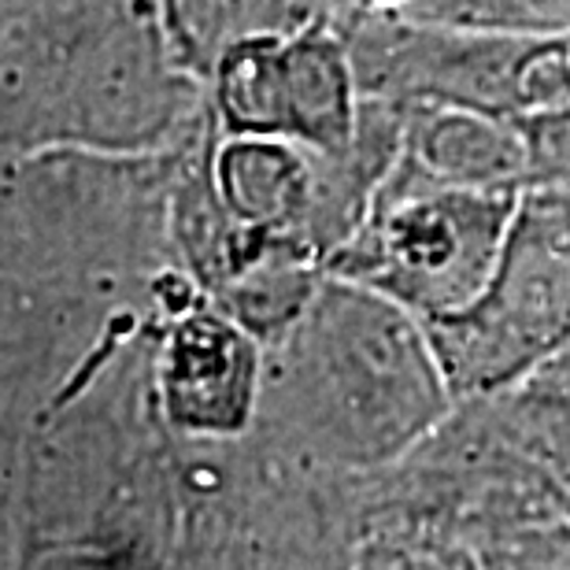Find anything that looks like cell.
Segmentation results:
<instances>
[{
    "label": "cell",
    "instance_id": "obj_1",
    "mask_svg": "<svg viewBox=\"0 0 570 570\" xmlns=\"http://www.w3.org/2000/svg\"><path fill=\"white\" fill-rule=\"evenodd\" d=\"M181 145L0 156L4 433L27 426L111 352L208 296L170 242Z\"/></svg>",
    "mask_w": 570,
    "mask_h": 570
},
{
    "label": "cell",
    "instance_id": "obj_2",
    "mask_svg": "<svg viewBox=\"0 0 570 570\" xmlns=\"http://www.w3.org/2000/svg\"><path fill=\"white\" fill-rule=\"evenodd\" d=\"M153 345L156 326L4 433V567H175L181 438Z\"/></svg>",
    "mask_w": 570,
    "mask_h": 570
},
{
    "label": "cell",
    "instance_id": "obj_3",
    "mask_svg": "<svg viewBox=\"0 0 570 570\" xmlns=\"http://www.w3.org/2000/svg\"><path fill=\"white\" fill-rule=\"evenodd\" d=\"M455 404L423 318L371 285L326 275L267 348L248 438L315 471L371 474L423 444Z\"/></svg>",
    "mask_w": 570,
    "mask_h": 570
},
{
    "label": "cell",
    "instance_id": "obj_4",
    "mask_svg": "<svg viewBox=\"0 0 570 570\" xmlns=\"http://www.w3.org/2000/svg\"><path fill=\"white\" fill-rule=\"evenodd\" d=\"M212 119L159 0H49L0 16V156L167 153Z\"/></svg>",
    "mask_w": 570,
    "mask_h": 570
},
{
    "label": "cell",
    "instance_id": "obj_5",
    "mask_svg": "<svg viewBox=\"0 0 570 570\" xmlns=\"http://www.w3.org/2000/svg\"><path fill=\"white\" fill-rule=\"evenodd\" d=\"M363 97L533 119L570 108V38H522L404 8L360 4L341 22Z\"/></svg>",
    "mask_w": 570,
    "mask_h": 570
},
{
    "label": "cell",
    "instance_id": "obj_6",
    "mask_svg": "<svg viewBox=\"0 0 570 570\" xmlns=\"http://www.w3.org/2000/svg\"><path fill=\"white\" fill-rule=\"evenodd\" d=\"M522 193L455 186L396 156L330 275L371 285L419 318L460 312L493 278Z\"/></svg>",
    "mask_w": 570,
    "mask_h": 570
},
{
    "label": "cell",
    "instance_id": "obj_7",
    "mask_svg": "<svg viewBox=\"0 0 570 570\" xmlns=\"http://www.w3.org/2000/svg\"><path fill=\"white\" fill-rule=\"evenodd\" d=\"M423 323L455 401L497 393L570 352V193L527 186L485 289Z\"/></svg>",
    "mask_w": 570,
    "mask_h": 570
},
{
    "label": "cell",
    "instance_id": "obj_8",
    "mask_svg": "<svg viewBox=\"0 0 570 570\" xmlns=\"http://www.w3.org/2000/svg\"><path fill=\"white\" fill-rule=\"evenodd\" d=\"M267 348L215 296L156 326L153 374L167 426L181 441H237L256 423Z\"/></svg>",
    "mask_w": 570,
    "mask_h": 570
},
{
    "label": "cell",
    "instance_id": "obj_9",
    "mask_svg": "<svg viewBox=\"0 0 570 570\" xmlns=\"http://www.w3.org/2000/svg\"><path fill=\"white\" fill-rule=\"evenodd\" d=\"M401 156L412 167L455 186L527 189L533 181V156L522 119L482 108H404Z\"/></svg>",
    "mask_w": 570,
    "mask_h": 570
},
{
    "label": "cell",
    "instance_id": "obj_10",
    "mask_svg": "<svg viewBox=\"0 0 570 570\" xmlns=\"http://www.w3.org/2000/svg\"><path fill=\"white\" fill-rule=\"evenodd\" d=\"M212 170L226 208L245 226L296 242L315 193L312 148L282 134H219Z\"/></svg>",
    "mask_w": 570,
    "mask_h": 570
},
{
    "label": "cell",
    "instance_id": "obj_11",
    "mask_svg": "<svg viewBox=\"0 0 570 570\" xmlns=\"http://www.w3.org/2000/svg\"><path fill=\"white\" fill-rule=\"evenodd\" d=\"M285 138L312 153H345L360 134L363 94L345 33L315 22L285 33Z\"/></svg>",
    "mask_w": 570,
    "mask_h": 570
},
{
    "label": "cell",
    "instance_id": "obj_12",
    "mask_svg": "<svg viewBox=\"0 0 570 570\" xmlns=\"http://www.w3.org/2000/svg\"><path fill=\"white\" fill-rule=\"evenodd\" d=\"M167 30L181 60L200 78L212 75L215 60L237 41L285 38L315 22L341 30L356 0H159Z\"/></svg>",
    "mask_w": 570,
    "mask_h": 570
},
{
    "label": "cell",
    "instance_id": "obj_13",
    "mask_svg": "<svg viewBox=\"0 0 570 570\" xmlns=\"http://www.w3.org/2000/svg\"><path fill=\"white\" fill-rule=\"evenodd\" d=\"M330 275L323 259H315L307 248H301L289 237H271L267 248L253 264L215 293L226 312L242 323L248 334L264 348L282 341L293 330V323L307 312L315 301L318 285Z\"/></svg>",
    "mask_w": 570,
    "mask_h": 570
},
{
    "label": "cell",
    "instance_id": "obj_14",
    "mask_svg": "<svg viewBox=\"0 0 570 570\" xmlns=\"http://www.w3.org/2000/svg\"><path fill=\"white\" fill-rule=\"evenodd\" d=\"M285 38L230 45L208 75L219 134H282L285 138Z\"/></svg>",
    "mask_w": 570,
    "mask_h": 570
},
{
    "label": "cell",
    "instance_id": "obj_15",
    "mask_svg": "<svg viewBox=\"0 0 570 570\" xmlns=\"http://www.w3.org/2000/svg\"><path fill=\"white\" fill-rule=\"evenodd\" d=\"M404 11L522 38H570V0H419Z\"/></svg>",
    "mask_w": 570,
    "mask_h": 570
},
{
    "label": "cell",
    "instance_id": "obj_16",
    "mask_svg": "<svg viewBox=\"0 0 570 570\" xmlns=\"http://www.w3.org/2000/svg\"><path fill=\"white\" fill-rule=\"evenodd\" d=\"M533 156L530 186H570V108L522 119Z\"/></svg>",
    "mask_w": 570,
    "mask_h": 570
},
{
    "label": "cell",
    "instance_id": "obj_17",
    "mask_svg": "<svg viewBox=\"0 0 570 570\" xmlns=\"http://www.w3.org/2000/svg\"><path fill=\"white\" fill-rule=\"evenodd\" d=\"M38 4H49V0H0V16H4V11H22V8H38Z\"/></svg>",
    "mask_w": 570,
    "mask_h": 570
},
{
    "label": "cell",
    "instance_id": "obj_18",
    "mask_svg": "<svg viewBox=\"0 0 570 570\" xmlns=\"http://www.w3.org/2000/svg\"><path fill=\"white\" fill-rule=\"evenodd\" d=\"M356 4H367V8H412L419 0H356Z\"/></svg>",
    "mask_w": 570,
    "mask_h": 570
}]
</instances>
